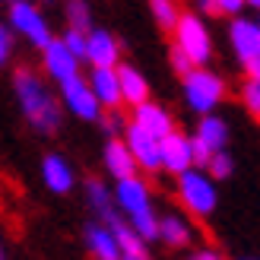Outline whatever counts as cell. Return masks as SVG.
Returning <instances> with one entry per match:
<instances>
[{
	"label": "cell",
	"mask_w": 260,
	"mask_h": 260,
	"mask_svg": "<svg viewBox=\"0 0 260 260\" xmlns=\"http://www.w3.org/2000/svg\"><path fill=\"white\" fill-rule=\"evenodd\" d=\"M168 63H172V70L181 76V80H184V76H190L193 70H197V67L190 63V57H187V54H181L178 48H172V51H168Z\"/></svg>",
	"instance_id": "obj_30"
},
{
	"label": "cell",
	"mask_w": 260,
	"mask_h": 260,
	"mask_svg": "<svg viewBox=\"0 0 260 260\" xmlns=\"http://www.w3.org/2000/svg\"><path fill=\"white\" fill-rule=\"evenodd\" d=\"M102 127L108 130V140H114V137H124V134H127L130 121L121 118V111H105V118H102Z\"/></svg>",
	"instance_id": "obj_29"
},
{
	"label": "cell",
	"mask_w": 260,
	"mask_h": 260,
	"mask_svg": "<svg viewBox=\"0 0 260 260\" xmlns=\"http://www.w3.org/2000/svg\"><path fill=\"white\" fill-rule=\"evenodd\" d=\"M89 86L99 95L105 111H118L124 105V92H121V76L118 70H92L89 73Z\"/></svg>",
	"instance_id": "obj_17"
},
{
	"label": "cell",
	"mask_w": 260,
	"mask_h": 260,
	"mask_svg": "<svg viewBox=\"0 0 260 260\" xmlns=\"http://www.w3.org/2000/svg\"><path fill=\"white\" fill-rule=\"evenodd\" d=\"M190 149H193V168H200V172H206L216 152H213L210 146H206V143H203L200 137H193V134H190Z\"/></svg>",
	"instance_id": "obj_28"
},
{
	"label": "cell",
	"mask_w": 260,
	"mask_h": 260,
	"mask_svg": "<svg viewBox=\"0 0 260 260\" xmlns=\"http://www.w3.org/2000/svg\"><path fill=\"white\" fill-rule=\"evenodd\" d=\"M114 200H118V210L121 216L130 222V229L137 232L143 241H159V222L162 216L155 213L152 206V190L143 178H130L114 184Z\"/></svg>",
	"instance_id": "obj_2"
},
{
	"label": "cell",
	"mask_w": 260,
	"mask_h": 260,
	"mask_svg": "<svg viewBox=\"0 0 260 260\" xmlns=\"http://www.w3.org/2000/svg\"><path fill=\"white\" fill-rule=\"evenodd\" d=\"M86 60L92 63V70H118L121 67V42L108 29H92L89 32V54Z\"/></svg>",
	"instance_id": "obj_13"
},
{
	"label": "cell",
	"mask_w": 260,
	"mask_h": 260,
	"mask_svg": "<svg viewBox=\"0 0 260 260\" xmlns=\"http://www.w3.org/2000/svg\"><path fill=\"white\" fill-rule=\"evenodd\" d=\"M60 42L67 45V51H70V54H73L76 60H86V54H89V35L76 32V29H63Z\"/></svg>",
	"instance_id": "obj_24"
},
{
	"label": "cell",
	"mask_w": 260,
	"mask_h": 260,
	"mask_svg": "<svg viewBox=\"0 0 260 260\" xmlns=\"http://www.w3.org/2000/svg\"><path fill=\"white\" fill-rule=\"evenodd\" d=\"M127 146L130 152H134V159L140 165V172H162V140H155L149 137L146 130H140L137 124H130L127 127Z\"/></svg>",
	"instance_id": "obj_11"
},
{
	"label": "cell",
	"mask_w": 260,
	"mask_h": 260,
	"mask_svg": "<svg viewBox=\"0 0 260 260\" xmlns=\"http://www.w3.org/2000/svg\"><path fill=\"white\" fill-rule=\"evenodd\" d=\"M42 181L51 193H70L76 184V175H73V165L63 159L60 152H48L42 159Z\"/></svg>",
	"instance_id": "obj_16"
},
{
	"label": "cell",
	"mask_w": 260,
	"mask_h": 260,
	"mask_svg": "<svg viewBox=\"0 0 260 260\" xmlns=\"http://www.w3.org/2000/svg\"><path fill=\"white\" fill-rule=\"evenodd\" d=\"M193 137H200L213 152H225V146H229V124H225L222 114H210V118L197 121Z\"/></svg>",
	"instance_id": "obj_21"
},
{
	"label": "cell",
	"mask_w": 260,
	"mask_h": 260,
	"mask_svg": "<svg viewBox=\"0 0 260 260\" xmlns=\"http://www.w3.org/2000/svg\"><path fill=\"white\" fill-rule=\"evenodd\" d=\"M193 168V149H190V137L175 130L172 137L162 140V172H172L175 178H181L184 172Z\"/></svg>",
	"instance_id": "obj_14"
},
{
	"label": "cell",
	"mask_w": 260,
	"mask_h": 260,
	"mask_svg": "<svg viewBox=\"0 0 260 260\" xmlns=\"http://www.w3.org/2000/svg\"><path fill=\"white\" fill-rule=\"evenodd\" d=\"M172 48L187 54L193 67H206V60L213 57V35H210V25L203 22L200 13H193V10L181 13V19L172 32Z\"/></svg>",
	"instance_id": "obj_3"
},
{
	"label": "cell",
	"mask_w": 260,
	"mask_h": 260,
	"mask_svg": "<svg viewBox=\"0 0 260 260\" xmlns=\"http://www.w3.org/2000/svg\"><path fill=\"white\" fill-rule=\"evenodd\" d=\"M67 29H76V32H83V35L92 32V13H89V7L80 4V0L67 4Z\"/></svg>",
	"instance_id": "obj_23"
},
{
	"label": "cell",
	"mask_w": 260,
	"mask_h": 260,
	"mask_svg": "<svg viewBox=\"0 0 260 260\" xmlns=\"http://www.w3.org/2000/svg\"><path fill=\"white\" fill-rule=\"evenodd\" d=\"M130 124H137L140 130H146L155 140H165V137L175 134V118L162 102H146V105L134 108L130 111Z\"/></svg>",
	"instance_id": "obj_12"
},
{
	"label": "cell",
	"mask_w": 260,
	"mask_h": 260,
	"mask_svg": "<svg viewBox=\"0 0 260 260\" xmlns=\"http://www.w3.org/2000/svg\"><path fill=\"white\" fill-rule=\"evenodd\" d=\"M181 83H184V102H187V108L197 111L200 118L216 114V108L225 102V92H229L225 80L216 70H210V67H197L190 76H184Z\"/></svg>",
	"instance_id": "obj_4"
},
{
	"label": "cell",
	"mask_w": 260,
	"mask_h": 260,
	"mask_svg": "<svg viewBox=\"0 0 260 260\" xmlns=\"http://www.w3.org/2000/svg\"><path fill=\"white\" fill-rule=\"evenodd\" d=\"M102 162H105V172L114 178V184L130 181V178H140V165H137V159H134V152H130L124 137H114V140L105 143Z\"/></svg>",
	"instance_id": "obj_10"
},
{
	"label": "cell",
	"mask_w": 260,
	"mask_h": 260,
	"mask_svg": "<svg viewBox=\"0 0 260 260\" xmlns=\"http://www.w3.org/2000/svg\"><path fill=\"white\" fill-rule=\"evenodd\" d=\"M248 80H260V57L251 63V67H248Z\"/></svg>",
	"instance_id": "obj_33"
},
{
	"label": "cell",
	"mask_w": 260,
	"mask_h": 260,
	"mask_svg": "<svg viewBox=\"0 0 260 260\" xmlns=\"http://www.w3.org/2000/svg\"><path fill=\"white\" fill-rule=\"evenodd\" d=\"M13 29L10 25H4L0 29V63H10V54H13Z\"/></svg>",
	"instance_id": "obj_31"
},
{
	"label": "cell",
	"mask_w": 260,
	"mask_h": 260,
	"mask_svg": "<svg viewBox=\"0 0 260 260\" xmlns=\"http://www.w3.org/2000/svg\"><path fill=\"white\" fill-rule=\"evenodd\" d=\"M203 13H222V16H232V19H238L244 16V0H210V4H200Z\"/></svg>",
	"instance_id": "obj_25"
},
{
	"label": "cell",
	"mask_w": 260,
	"mask_h": 260,
	"mask_svg": "<svg viewBox=\"0 0 260 260\" xmlns=\"http://www.w3.org/2000/svg\"><path fill=\"white\" fill-rule=\"evenodd\" d=\"M178 200L181 206L197 216L206 219L216 213V203H219V190H216V181L210 178V172H200V168H190L178 178Z\"/></svg>",
	"instance_id": "obj_5"
},
{
	"label": "cell",
	"mask_w": 260,
	"mask_h": 260,
	"mask_svg": "<svg viewBox=\"0 0 260 260\" xmlns=\"http://www.w3.org/2000/svg\"><path fill=\"white\" fill-rule=\"evenodd\" d=\"M7 16H10L7 25H10L13 32L22 35L29 45L42 48V51L57 38V35H51V25L42 16V10H35V4H25V0H10V4H7Z\"/></svg>",
	"instance_id": "obj_6"
},
{
	"label": "cell",
	"mask_w": 260,
	"mask_h": 260,
	"mask_svg": "<svg viewBox=\"0 0 260 260\" xmlns=\"http://www.w3.org/2000/svg\"><path fill=\"white\" fill-rule=\"evenodd\" d=\"M127 260H149V257H127Z\"/></svg>",
	"instance_id": "obj_34"
},
{
	"label": "cell",
	"mask_w": 260,
	"mask_h": 260,
	"mask_svg": "<svg viewBox=\"0 0 260 260\" xmlns=\"http://www.w3.org/2000/svg\"><path fill=\"white\" fill-rule=\"evenodd\" d=\"M206 172H210L213 181H225V178H232V172H235V159H232L229 152H216Z\"/></svg>",
	"instance_id": "obj_26"
},
{
	"label": "cell",
	"mask_w": 260,
	"mask_h": 260,
	"mask_svg": "<svg viewBox=\"0 0 260 260\" xmlns=\"http://www.w3.org/2000/svg\"><path fill=\"white\" fill-rule=\"evenodd\" d=\"M241 105L260 121V80H244V86H241Z\"/></svg>",
	"instance_id": "obj_27"
},
{
	"label": "cell",
	"mask_w": 260,
	"mask_h": 260,
	"mask_svg": "<svg viewBox=\"0 0 260 260\" xmlns=\"http://www.w3.org/2000/svg\"><path fill=\"white\" fill-rule=\"evenodd\" d=\"M190 260H225V257L219 254L216 248H197V251L190 254Z\"/></svg>",
	"instance_id": "obj_32"
},
{
	"label": "cell",
	"mask_w": 260,
	"mask_h": 260,
	"mask_svg": "<svg viewBox=\"0 0 260 260\" xmlns=\"http://www.w3.org/2000/svg\"><path fill=\"white\" fill-rule=\"evenodd\" d=\"M60 102H63V108L80 121H99L102 124V118H105V108H102L99 95L92 92L89 80H83V76H76L73 83L60 86Z\"/></svg>",
	"instance_id": "obj_7"
},
{
	"label": "cell",
	"mask_w": 260,
	"mask_h": 260,
	"mask_svg": "<svg viewBox=\"0 0 260 260\" xmlns=\"http://www.w3.org/2000/svg\"><path fill=\"white\" fill-rule=\"evenodd\" d=\"M86 203L92 206V213H99L102 222L118 213V200H114V190H111L102 178H86Z\"/></svg>",
	"instance_id": "obj_20"
},
{
	"label": "cell",
	"mask_w": 260,
	"mask_h": 260,
	"mask_svg": "<svg viewBox=\"0 0 260 260\" xmlns=\"http://www.w3.org/2000/svg\"><path fill=\"white\" fill-rule=\"evenodd\" d=\"M159 241L168 248H187L193 241V225L178 213H165L159 222Z\"/></svg>",
	"instance_id": "obj_19"
},
{
	"label": "cell",
	"mask_w": 260,
	"mask_h": 260,
	"mask_svg": "<svg viewBox=\"0 0 260 260\" xmlns=\"http://www.w3.org/2000/svg\"><path fill=\"white\" fill-rule=\"evenodd\" d=\"M229 45H232V54L238 57V63L244 70L260 57V19L251 16H238V19H229Z\"/></svg>",
	"instance_id": "obj_8"
},
{
	"label": "cell",
	"mask_w": 260,
	"mask_h": 260,
	"mask_svg": "<svg viewBox=\"0 0 260 260\" xmlns=\"http://www.w3.org/2000/svg\"><path fill=\"white\" fill-rule=\"evenodd\" d=\"M13 92L16 102L38 134H57L60 130V102L51 95V89L32 67H16L13 70Z\"/></svg>",
	"instance_id": "obj_1"
},
{
	"label": "cell",
	"mask_w": 260,
	"mask_h": 260,
	"mask_svg": "<svg viewBox=\"0 0 260 260\" xmlns=\"http://www.w3.org/2000/svg\"><path fill=\"white\" fill-rule=\"evenodd\" d=\"M118 76H121L124 105H127L130 111L140 108V105H146V102H152V99H149V80L134 67V63H121V67H118Z\"/></svg>",
	"instance_id": "obj_18"
},
{
	"label": "cell",
	"mask_w": 260,
	"mask_h": 260,
	"mask_svg": "<svg viewBox=\"0 0 260 260\" xmlns=\"http://www.w3.org/2000/svg\"><path fill=\"white\" fill-rule=\"evenodd\" d=\"M42 67L48 73V80H54L57 86H67L80 76V60L67 51V45L60 42V35L42 51Z\"/></svg>",
	"instance_id": "obj_9"
},
{
	"label": "cell",
	"mask_w": 260,
	"mask_h": 260,
	"mask_svg": "<svg viewBox=\"0 0 260 260\" xmlns=\"http://www.w3.org/2000/svg\"><path fill=\"white\" fill-rule=\"evenodd\" d=\"M149 10H152V19L159 22L162 29H172V32L181 19V13H184V10H178V4H172V0H152Z\"/></svg>",
	"instance_id": "obj_22"
},
{
	"label": "cell",
	"mask_w": 260,
	"mask_h": 260,
	"mask_svg": "<svg viewBox=\"0 0 260 260\" xmlns=\"http://www.w3.org/2000/svg\"><path fill=\"white\" fill-rule=\"evenodd\" d=\"M83 241L89 254H92L95 260H124V251L118 238H114V232L105 225V222H86L83 229Z\"/></svg>",
	"instance_id": "obj_15"
}]
</instances>
